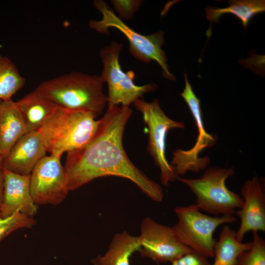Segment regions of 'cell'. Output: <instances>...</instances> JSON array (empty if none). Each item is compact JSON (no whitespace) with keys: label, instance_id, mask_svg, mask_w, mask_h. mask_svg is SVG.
<instances>
[{"label":"cell","instance_id":"6da1fadb","mask_svg":"<svg viewBox=\"0 0 265 265\" xmlns=\"http://www.w3.org/2000/svg\"><path fill=\"white\" fill-rule=\"evenodd\" d=\"M132 114L128 106L108 107L92 139L67 153L64 168L69 191L96 178L111 176L131 181L155 201L162 200L161 186L136 167L124 149L123 135Z\"/></svg>","mask_w":265,"mask_h":265},{"label":"cell","instance_id":"7a4b0ae2","mask_svg":"<svg viewBox=\"0 0 265 265\" xmlns=\"http://www.w3.org/2000/svg\"><path fill=\"white\" fill-rule=\"evenodd\" d=\"M103 84L100 76L72 72L45 80L35 90L57 107L84 110L97 117L107 105Z\"/></svg>","mask_w":265,"mask_h":265},{"label":"cell","instance_id":"3957f363","mask_svg":"<svg viewBox=\"0 0 265 265\" xmlns=\"http://www.w3.org/2000/svg\"><path fill=\"white\" fill-rule=\"evenodd\" d=\"M96 117L90 112L57 107L39 130L47 151L61 158L86 145L98 129Z\"/></svg>","mask_w":265,"mask_h":265},{"label":"cell","instance_id":"277c9868","mask_svg":"<svg viewBox=\"0 0 265 265\" xmlns=\"http://www.w3.org/2000/svg\"><path fill=\"white\" fill-rule=\"evenodd\" d=\"M93 6L102 15L101 20H90L88 26L100 33L108 34L110 27L116 28L127 38L129 52L136 59L144 63L157 62L162 70L164 78L171 80L175 76L169 70L165 52L162 49L164 33L160 30L149 35L141 34L126 25L104 0H95Z\"/></svg>","mask_w":265,"mask_h":265},{"label":"cell","instance_id":"5b68a950","mask_svg":"<svg viewBox=\"0 0 265 265\" xmlns=\"http://www.w3.org/2000/svg\"><path fill=\"white\" fill-rule=\"evenodd\" d=\"M234 174L233 168L209 167L196 179L179 177L196 197L195 205L201 211L214 216L233 215L240 209L243 200L229 190L226 180Z\"/></svg>","mask_w":265,"mask_h":265},{"label":"cell","instance_id":"8992f818","mask_svg":"<svg viewBox=\"0 0 265 265\" xmlns=\"http://www.w3.org/2000/svg\"><path fill=\"white\" fill-rule=\"evenodd\" d=\"M174 211L178 221L172 227L179 239L201 255L213 258L216 240L213 233L220 225L233 223L237 218L233 215L211 216L203 213L195 204L177 207Z\"/></svg>","mask_w":265,"mask_h":265},{"label":"cell","instance_id":"52a82bcc","mask_svg":"<svg viewBox=\"0 0 265 265\" xmlns=\"http://www.w3.org/2000/svg\"><path fill=\"white\" fill-rule=\"evenodd\" d=\"M122 48V44L112 41L102 48L100 53L103 65L100 77L104 83L107 84L108 107L119 105L129 106L144 94L158 89L154 83L136 85L134 82V72L123 71L119 61Z\"/></svg>","mask_w":265,"mask_h":265},{"label":"cell","instance_id":"ba28073f","mask_svg":"<svg viewBox=\"0 0 265 265\" xmlns=\"http://www.w3.org/2000/svg\"><path fill=\"white\" fill-rule=\"evenodd\" d=\"M133 105L142 114L148 128V151L160 170L162 184L167 186L170 182L178 179L179 176L166 158V135L170 130L184 129L185 124L183 122L175 121L168 117L161 108L158 99L147 102L140 98L136 100Z\"/></svg>","mask_w":265,"mask_h":265},{"label":"cell","instance_id":"9c48e42d","mask_svg":"<svg viewBox=\"0 0 265 265\" xmlns=\"http://www.w3.org/2000/svg\"><path fill=\"white\" fill-rule=\"evenodd\" d=\"M180 95L186 103L195 120L198 135L194 146L188 150L177 149L173 153L170 164L176 174L184 175L187 171L198 173L205 169L210 162L209 157L199 158V155L207 148L213 146L216 138L206 131L203 123L200 101L189 83L185 84Z\"/></svg>","mask_w":265,"mask_h":265},{"label":"cell","instance_id":"30bf717a","mask_svg":"<svg viewBox=\"0 0 265 265\" xmlns=\"http://www.w3.org/2000/svg\"><path fill=\"white\" fill-rule=\"evenodd\" d=\"M30 187L37 205L61 203L69 190L60 158L46 156L39 160L30 174Z\"/></svg>","mask_w":265,"mask_h":265},{"label":"cell","instance_id":"8fae6325","mask_svg":"<svg viewBox=\"0 0 265 265\" xmlns=\"http://www.w3.org/2000/svg\"><path fill=\"white\" fill-rule=\"evenodd\" d=\"M138 238L141 256L157 263H171L193 251L179 239L172 227L159 223L149 217L142 220Z\"/></svg>","mask_w":265,"mask_h":265},{"label":"cell","instance_id":"7c38bea8","mask_svg":"<svg viewBox=\"0 0 265 265\" xmlns=\"http://www.w3.org/2000/svg\"><path fill=\"white\" fill-rule=\"evenodd\" d=\"M241 193L243 202L235 213L240 220L236 237L242 242L245 235L249 231H265V195L258 176L244 183Z\"/></svg>","mask_w":265,"mask_h":265},{"label":"cell","instance_id":"4fadbf2b","mask_svg":"<svg viewBox=\"0 0 265 265\" xmlns=\"http://www.w3.org/2000/svg\"><path fill=\"white\" fill-rule=\"evenodd\" d=\"M2 201L0 214L6 218L17 212L33 217L38 207L32 198L30 187V175H23L4 168Z\"/></svg>","mask_w":265,"mask_h":265},{"label":"cell","instance_id":"5bb4252c","mask_svg":"<svg viewBox=\"0 0 265 265\" xmlns=\"http://www.w3.org/2000/svg\"><path fill=\"white\" fill-rule=\"evenodd\" d=\"M47 152L39 131L27 132L3 158V165L12 172L30 175L39 161L46 156Z\"/></svg>","mask_w":265,"mask_h":265},{"label":"cell","instance_id":"9a60e30c","mask_svg":"<svg viewBox=\"0 0 265 265\" xmlns=\"http://www.w3.org/2000/svg\"><path fill=\"white\" fill-rule=\"evenodd\" d=\"M27 132L16 102L0 101V158L3 159Z\"/></svg>","mask_w":265,"mask_h":265},{"label":"cell","instance_id":"2e32d148","mask_svg":"<svg viewBox=\"0 0 265 265\" xmlns=\"http://www.w3.org/2000/svg\"><path fill=\"white\" fill-rule=\"evenodd\" d=\"M16 103L28 132L38 131L57 107L35 90Z\"/></svg>","mask_w":265,"mask_h":265},{"label":"cell","instance_id":"e0dca14e","mask_svg":"<svg viewBox=\"0 0 265 265\" xmlns=\"http://www.w3.org/2000/svg\"><path fill=\"white\" fill-rule=\"evenodd\" d=\"M140 249L138 236L123 231L114 236L104 255H98L91 262L94 265H131V257Z\"/></svg>","mask_w":265,"mask_h":265},{"label":"cell","instance_id":"ac0fdd59","mask_svg":"<svg viewBox=\"0 0 265 265\" xmlns=\"http://www.w3.org/2000/svg\"><path fill=\"white\" fill-rule=\"evenodd\" d=\"M251 242L243 243L236 237V231L228 225L222 229L214 249V262L211 265H236L239 256L248 250Z\"/></svg>","mask_w":265,"mask_h":265},{"label":"cell","instance_id":"d6986e66","mask_svg":"<svg viewBox=\"0 0 265 265\" xmlns=\"http://www.w3.org/2000/svg\"><path fill=\"white\" fill-rule=\"evenodd\" d=\"M229 5L224 8L207 7L206 16L210 22H217L223 15L231 14L239 19L245 27L255 15L264 12L265 1L263 0H230Z\"/></svg>","mask_w":265,"mask_h":265},{"label":"cell","instance_id":"ffe728a7","mask_svg":"<svg viewBox=\"0 0 265 265\" xmlns=\"http://www.w3.org/2000/svg\"><path fill=\"white\" fill-rule=\"evenodd\" d=\"M25 82L14 63L7 56L0 54V100L11 99Z\"/></svg>","mask_w":265,"mask_h":265},{"label":"cell","instance_id":"44dd1931","mask_svg":"<svg viewBox=\"0 0 265 265\" xmlns=\"http://www.w3.org/2000/svg\"><path fill=\"white\" fill-rule=\"evenodd\" d=\"M236 265H265V240L258 232H253L250 248L239 256Z\"/></svg>","mask_w":265,"mask_h":265},{"label":"cell","instance_id":"7402d4cb","mask_svg":"<svg viewBox=\"0 0 265 265\" xmlns=\"http://www.w3.org/2000/svg\"><path fill=\"white\" fill-rule=\"evenodd\" d=\"M36 223L33 217L17 212L8 217L0 214V242L11 233L20 229L30 228Z\"/></svg>","mask_w":265,"mask_h":265},{"label":"cell","instance_id":"603a6c76","mask_svg":"<svg viewBox=\"0 0 265 265\" xmlns=\"http://www.w3.org/2000/svg\"><path fill=\"white\" fill-rule=\"evenodd\" d=\"M142 1L137 0H111V3L118 14L117 16L123 21L132 19L134 13L140 7Z\"/></svg>","mask_w":265,"mask_h":265},{"label":"cell","instance_id":"cb8c5ba5","mask_svg":"<svg viewBox=\"0 0 265 265\" xmlns=\"http://www.w3.org/2000/svg\"><path fill=\"white\" fill-rule=\"evenodd\" d=\"M171 264V265H211L208 258L194 251L182 256Z\"/></svg>","mask_w":265,"mask_h":265},{"label":"cell","instance_id":"d4e9b609","mask_svg":"<svg viewBox=\"0 0 265 265\" xmlns=\"http://www.w3.org/2000/svg\"><path fill=\"white\" fill-rule=\"evenodd\" d=\"M4 167L3 165V159L0 158V209L2 201L3 180H4Z\"/></svg>","mask_w":265,"mask_h":265}]
</instances>
